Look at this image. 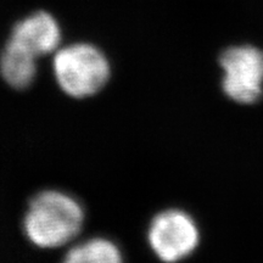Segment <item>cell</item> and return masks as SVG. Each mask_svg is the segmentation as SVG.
I'll return each instance as SVG.
<instances>
[{
    "label": "cell",
    "mask_w": 263,
    "mask_h": 263,
    "mask_svg": "<svg viewBox=\"0 0 263 263\" xmlns=\"http://www.w3.org/2000/svg\"><path fill=\"white\" fill-rule=\"evenodd\" d=\"M83 224V207L60 190H44L33 196L24 217L25 235L41 249L68 244L80 234Z\"/></svg>",
    "instance_id": "1"
},
{
    "label": "cell",
    "mask_w": 263,
    "mask_h": 263,
    "mask_svg": "<svg viewBox=\"0 0 263 263\" xmlns=\"http://www.w3.org/2000/svg\"><path fill=\"white\" fill-rule=\"evenodd\" d=\"M52 71L65 94L83 99L103 89L110 80L111 67L98 47L89 43H74L54 52Z\"/></svg>",
    "instance_id": "2"
},
{
    "label": "cell",
    "mask_w": 263,
    "mask_h": 263,
    "mask_svg": "<svg viewBox=\"0 0 263 263\" xmlns=\"http://www.w3.org/2000/svg\"><path fill=\"white\" fill-rule=\"evenodd\" d=\"M219 64L226 95L239 104H254L263 94V51L238 45L222 52Z\"/></svg>",
    "instance_id": "3"
},
{
    "label": "cell",
    "mask_w": 263,
    "mask_h": 263,
    "mask_svg": "<svg viewBox=\"0 0 263 263\" xmlns=\"http://www.w3.org/2000/svg\"><path fill=\"white\" fill-rule=\"evenodd\" d=\"M199 240V229L192 216L177 209L157 213L147 229L151 250L164 262L188 257L195 251Z\"/></svg>",
    "instance_id": "4"
},
{
    "label": "cell",
    "mask_w": 263,
    "mask_h": 263,
    "mask_svg": "<svg viewBox=\"0 0 263 263\" xmlns=\"http://www.w3.org/2000/svg\"><path fill=\"white\" fill-rule=\"evenodd\" d=\"M8 41L39 59L60 48L61 28L51 14L35 11L16 22Z\"/></svg>",
    "instance_id": "5"
},
{
    "label": "cell",
    "mask_w": 263,
    "mask_h": 263,
    "mask_svg": "<svg viewBox=\"0 0 263 263\" xmlns=\"http://www.w3.org/2000/svg\"><path fill=\"white\" fill-rule=\"evenodd\" d=\"M38 59L6 41L0 54V74L9 87L22 90L29 88L38 73Z\"/></svg>",
    "instance_id": "6"
},
{
    "label": "cell",
    "mask_w": 263,
    "mask_h": 263,
    "mask_svg": "<svg viewBox=\"0 0 263 263\" xmlns=\"http://www.w3.org/2000/svg\"><path fill=\"white\" fill-rule=\"evenodd\" d=\"M122 261V252L111 240L93 238L74 245L67 251V263H117Z\"/></svg>",
    "instance_id": "7"
}]
</instances>
